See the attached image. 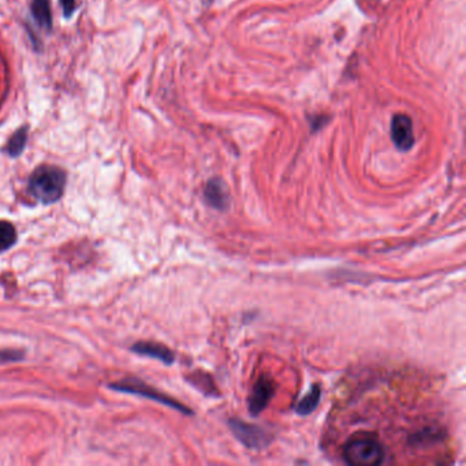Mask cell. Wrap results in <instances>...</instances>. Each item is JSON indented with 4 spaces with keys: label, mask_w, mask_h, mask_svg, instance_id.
Returning a JSON list of instances; mask_svg holds the SVG:
<instances>
[{
    "label": "cell",
    "mask_w": 466,
    "mask_h": 466,
    "mask_svg": "<svg viewBox=\"0 0 466 466\" xmlns=\"http://www.w3.org/2000/svg\"><path fill=\"white\" fill-rule=\"evenodd\" d=\"M32 15L42 29L51 31L52 28V14H51V0H32Z\"/></svg>",
    "instance_id": "obj_9"
},
{
    "label": "cell",
    "mask_w": 466,
    "mask_h": 466,
    "mask_svg": "<svg viewBox=\"0 0 466 466\" xmlns=\"http://www.w3.org/2000/svg\"><path fill=\"white\" fill-rule=\"evenodd\" d=\"M66 187V174L55 166H42L29 178V193L43 204L58 201Z\"/></svg>",
    "instance_id": "obj_1"
},
{
    "label": "cell",
    "mask_w": 466,
    "mask_h": 466,
    "mask_svg": "<svg viewBox=\"0 0 466 466\" xmlns=\"http://www.w3.org/2000/svg\"><path fill=\"white\" fill-rule=\"evenodd\" d=\"M26 142H28V126H24L21 129H18L11 136V139L7 142V146L4 148V150L8 153V156L17 157L25 149Z\"/></svg>",
    "instance_id": "obj_11"
},
{
    "label": "cell",
    "mask_w": 466,
    "mask_h": 466,
    "mask_svg": "<svg viewBox=\"0 0 466 466\" xmlns=\"http://www.w3.org/2000/svg\"><path fill=\"white\" fill-rule=\"evenodd\" d=\"M133 350L139 354H142V356H149V357H153V359H157L160 361H163L164 364H173L174 363V353L163 346V345H159V343H153V342H140V343H136Z\"/></svg>",
    "instance_id": "obj_8"
},
{
    "label": "cell",
    "mask_w": 466,
    "mask_h": 466,
    "mask_svg": "<svg viewBox=\"0 0 466 466\" xmlns=\"http://www.w3.org/2000/svg\"><path fill=\"white\" fill-rule=\"evenodd\" d=\"M391 137L399 150H409L415 144L413 122L405 114H397L391 122Z\"/></svg>",
    "instance_id": "obj_5"
},
{
    "label": "cell",
    "mask_w": 466,
    "mask_h": 466,
    "mask_svg": "<svg viewBox=\"0 0 466 466\" xmlns=\"http://www.w3.org/2000/svg\"><path fill=\"white\" fill-rule=\"evenodd\" d=\"M17 241L15 227L8 222H0V252L11 248Z\"/></svg>",
    "instance_id": "obj_12"
},
{
    "label": "cell",
    "mask_w": 466,
    "mask_h": 466,
    "mask_svg": "<svg viewBox=\"0 0 466 466\" xmlns=\"http://www.w3.org/2000/svg\"><path fill=\"white\" fill-rule=\"evenodd\" d=\"M204 197L208 205L215 209L225 211L229 207V193L226 185L219 178H212L207 182L204 189Z\"/></svg>",
    "instance_id": "obj_7"
},
{
    "label": "cell",
    "mask_w": 466,
    "mask_h": 466,
    "mask_svg": "<svg viewBox=\"0 0 466 466\" xmlns=\"http://www.w3.org/2000/svg\"><path fill=\"white\" fill-rule=\"evenodd\" d=\"M384 457V449L380 442L368 433L352 436L343 447V460L350 465H380Z\"/></svg>",
    "instance_id": "obj_2"
},
{
    "label": "cell",
    "mask_w": 466,
    "mask_h": 466,
    "mask_svg": "<svg viewBox=\"0 0 466 466\" xmlns=\"http://www.w3.org/2000/svg\"><path fill=\"white\" fill-rule=\"evenodd\" d=\"M112 387L118 388L119 391H129V392L140 394V395H144V397H149V398H152V399H155L157 402H162V404H164V405H167L170 408H174V409H177V411H180V412H182L185 415H190L191 413L190 409H187V406L178 404L177 401H174V399H171V398H169V397H166L163 394L156 392L153 388H149V387H146V386H144L141 383H137V384L133 383V381H130L128 384H122L121 383V384H114Z\"/></svg>",
    "instance_id": "obj_6"
},
{
    "label": "cell",
    "mask_w": 466,
    "mask_h": 466,
    "mask_svg": "<svg viewBox=\"0 0 466 466\" xmlns=\"http://www.w3.org/2000/svg\"><path fill=\"white\" fill-rule=\"evenodd\" d=\"M62 3V7H63V12H64V17H71L77 4H76V0H60Z\"/></svg>",
    "instance_id": "obj_13"
},
{
    "label": "cell",
    "mask_w": 466,
    "mask_h": 466,
    "mask_svg": "<svg viewBox=\"0 0 466 466\" xmlns=\"http://www.w3.org/2000/svg\"><path fill=\"white\" fill-rule=\"evenodd\" d=\"M320 397H322V390H320V386L315 384L311 391L298 402L295 411L298 415H302V416H307V415H311L319 405L320 402Z\"/></svg>",
    "instance_id": "obj_10"
},
{
    "label": "cell",
    "mask_w": 466,
    "mask_h": 466,
    "mask_svg": "<svg viewBox=\"0 0 466 466\" xmlns=\"http://www.w3.org/2000/svg\"><path fill=\"white\" fill-rule=\"evenodd\" d=\"M275 394V383L270 376H261L249 397V412L252 416H259L270 404Z\"/></svg>",
    "instance_id": "obj_4"
},
{
    "label": "cell",
    "mask_w": 466,
    "mask_h": 466,
    "mask_svg": "<svg viewBox=\"0 0 466 466\" xmlns=\"http://www.w3.org/2000/svg\"><path fill=\"white\" fill-rule=\"evenodd\" d=\"M229 425H230L235 438L249 449L259 450V449L267 447L271 442L270 432L264 431L263 428H260L257 425L248 424V422L238 419L229 420Z\"/></svg>",
    "instance_id": "obj_3"
}]
</instances>
